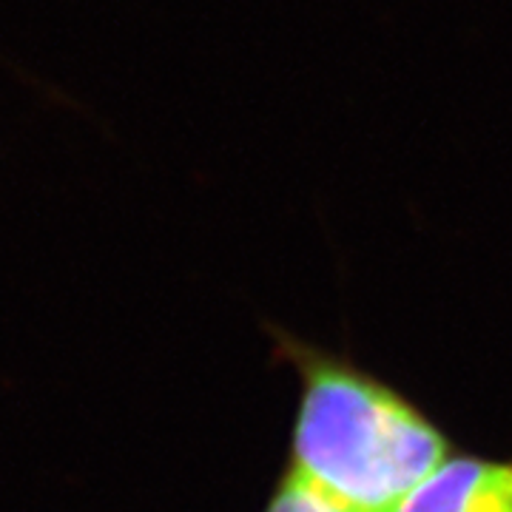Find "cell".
Masks as SVG:
<instances>
[{
    "mask_svg": "<svg viewBox=\"0 0 512 512\" xmlns=\"http://www.w3.org/2000/svg\"><path fill=\"white\" fill-rule=\"evenodd\" d=\"M265 512H359L350 504L339 501L330 495L325 487H319L313 478H308L302 470L288 467L285 476L279 478L274 495L268 501Z\"/></svg>",
    "mask_w": 512,
    "mask_h": 512,
    "instance_id": "3957f363",
    "label": "cell"
},
{
    "mask_svg": "<svg viewBox=\"0 0 512 512\" xmlns=\"http://www.w3.org/2000/svg\"><path fill=\"white\" fill-rule=\"evenodd\" d=\"M399 512H512V458H450Z\"/></svg>",
    "mask_w": 512,
    "mask_h": 512,
    "instance_id": "7a4b0ae2",
    "label": "cell"
},
{
    "mask_svg": "<svg viewBox=\"0 0 512 512\" xmlns=\"http://www.w3.org/2000/svg\"><path fill=\"white\" fill-rule=\"evenodd\" d=\"M302 402L293 467L359 512H399L447 461L439 427L402 393L348 362L293 350Z\"/></svg>",
    "mask_w": 512,
    "mask_h": 512,
    "instance_id": "6da1fadb",
    "label": "cell"
}]
</instances>
